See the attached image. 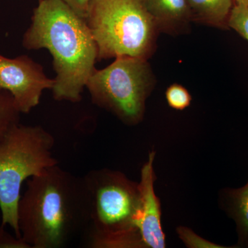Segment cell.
<instances>
[{"instance_id":"cell-3","label":"cell","mask_w":248,"mask_h":248,"mask_svg":"<svg viewBox=\"0 0 248 248\" xmlns=\"http://www.w3.org/2000/svg\"><path fill=\"white\" fill-rule=\"evenodd\" d=\"M84 179L90 207L89 244L93 248H143L138 230L139 184L123 173L93 170Z\"/></svg>"},{"instance_id":"cell-14","label":"cell","mask_w":248,"mask_h":248,"mask_svg":"<svg viewBox=\"0 0 248 248\" xmlns=\"http://www.w3.org/2000/svg\"><path fill=\"white\" fill-rule=\"evenodd\" d=\"M166 99L170 107L177 110H183L190 107L192 96L182 85L173 84L166 91Z\"/></svg>"},{"instance_id":"cell-13","label":"cell","mask_w":248,"mask_h":248,"mask_svg":"<svg viewBox=\"0 0 248 248\" xmlns=\"http://www.w3.org/2000/svg\"><path fill=\"white\" fill-rule=\"evenodd\" d=\"M229 29H232L248 42V6L235 4L228 20Z\"/></svg>"},{"instance_id":"cell-9","label":"cell","mask_w":248,"mask_h":248,"mask_svg":"<svg viewBox=\"0 0 248 248\" xmlns=\"http://www.w3.org/2000/svg\"><path fill=\"white\" fill-rule=\"evenodd\" d=\"M160 32L177 36L187 33L192 22L187 0H143Z\"/></svg>"},{"instance_id":"cell-8","label":"cell","mask_w":248,"mask_h":248,"mask_svg":"<svg viewBox=\"0 0 248 248\" xmlns=\"http://www.w3.org/2000/svg\"><path fill=\"white\" fill-rule=\"evenodd\" d=\"M155 156L154 152L150 153L149 159L141 169V181L139 184L141 213L138 230L143 248H164L166 243L161 226L159 201L154 190Z\"/></svg>"},{"instance_id":"cell-7","label":"cell","mask_w":248,"mask_h":248,"mask_svg":"<svg viewBox=\"0 0 248 248\" xmlns=\"http://www.w3.org/2000/svg\"><path fill=\"white\" fill-rule=\"evenodd\" d=\"M55 80L46 76L43 68L27 55L14 59L0 54V89L9 91L22 113L40 103L42 92L53 89Z\"/></svg>"},{"instance_id":"cell-2","label":"cell","mask_w":248,"mask_h":248,"mask_svg":"<svg viewBox=\"0 0 248 248\" xmlns=\"http://www.w3.org/2000/svg\"><path fill=\"white\" fill-rule=\"evenodd\" d=\"M31 19L23 46L48 49L57 74L54 98L79 102L97 60V45L86 19L62 0H41Z\"/></svg>"},{"instance_id":"cell-1","label":"cell","mask_w":248,"mask_h":248,"mask_svg":"<svg viewBox=\"0 0 248 248\" xmlns=\"http://www.w3.org/2000/svg\"><path fill=\"white\" fill-rule=\"evenodd\" d=\"M21 239L29 248H60L87 229L89 196L84 179L58 165L27 179L17 207Z\"/></svg>"},{"instance_id":"cell-15","label":"cell","mask_w":248,"mask_h":248,"mask_svg":"<svg viewBox=\"0 0 248 248\" xmlns=\"http://www.w3.org/2000/svg\"><path fill=\"white\" fill-rule=\"evenodd\" d=\"M177 233L187 247L191 248H223L224 246L213 244L210 241L203 239L199 235L196 234L189 228L180 227L178 228Z\"/></svg>"},{"instance_id":"cell-17","label":"cell","mask_w":248,"mask_h":248,"mask_svg":"<svg viewBox=\"0 0 248 248\" xmlns=\"http://www.w3.org/2000/svg\"><path fill=\"white\" fill-rule=\"evenodd\" d=\"M235 4L247 5L248 6V0H234Z\"/></svg>"},{"instance_id":"cell-6","label":"cell","mask_w":248,"mask_h":248,"mask_svg":"<svg viewBox=\"0 0 248 248\" xmlns=\"http://www.w3.org/2000/svg\"><path fill=\"white\" fill-rule=\"evenodd\" d=\"M156 84L148 60L122 56L102 70L93 72L86 87L93 102L126 124L143 120L146 99Z\"/></svg>"},{"instance_id":"cell-16","label":"cell","mask_w":248,"mask_h":248,"mask_svg":"<svg viewBox=\"0 0 248 248\" xmlns=\"http://www.w3.org/2000/svg\"><path fill=\"white\" fill-rule=\"evenodd\" d=\"M68 4L75 12L86 19L91 0H62Z\"/></svg>"},{"instance_id":"cell-11","label":"cell","mask_w":248,"mask_h":248,"mask_svg":"<svg viewBox=\"0 0 248 248\" xmlns=\"http://www.w3.org/2000/svg\"><path fill=\"white\" fill-rule=\"evenodd\" d=\"M20 113L12 94L0 89V138L13 125L19 124Z\"/></svg>"},{"instance_id":"cell-10","label":"cell","mask_w":248,"mask_h":248,"mask_svg":"<svg viewBox=\"0 0 248 248\" xmlns=\"http://www.w3.org/2000/svg\"><path fill=\"white\" fill-rule=\"evenodd\" d=\"M192 22L228 30V20L234 0H187Z\"/></svg>"},{"instance_id":"cell-4","label":"cell","mask_w":248,"mask_h":248,"mask_svg":"<svg viewBox=\"0 0 248 248\" xmlns=\"http://www.w3.org/2000/svg\"><path fill=\"white\" fill-rule=\"evenodd\" d=\"M86 23L97 60L122 56L149 60L159 34L143 0H91Z\"/></svg>"},{"instance_id":"cell-5","label":"cell","mask_w":248,"mask_h":248,"mask_svg":"<svg viewBox=\"0 0 248 248\" xmlns=\"http://www.w3.org/2000/svg\"><path fill=\"white\" fill-rule=\"evenodd\" d=\"M55 140L40 126L17 124L0 138V209L1 227L9 225L21 239L17 207L24 181L58 164Z\"/></svg>"},{"instance_id":"cell-12","label":"cell","mask_w":248,"mask_h":248,"mask_svg":"<svg viewBox=\"0 0 248 248\" xmlns=\"http://www.w3.org/2000/svg\"><path fill=\"white\" fill-rule=\"evenodd\" d=\"M235 217L243 231L248 232V183L244 187L235 191L233 195Z\"/></svg>"}]
</instances>
